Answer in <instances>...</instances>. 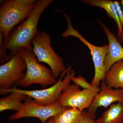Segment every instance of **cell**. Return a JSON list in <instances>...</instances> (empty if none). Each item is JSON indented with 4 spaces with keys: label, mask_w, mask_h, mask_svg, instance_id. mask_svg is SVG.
Here are the masks:
<instances>
[{
    "label": "cell",
    "mask_w": 123,
    "mask_h": 123,
    "mask_svg": "<svg viewBox=\"0 0 123 123\" xmlns=\"http://www.w3.org/2000/svg\"><path fill=\"white\" fill-rule=\"evenodd\" d=\"M53 1V0L36 1L33 10L26 20L11 32L6 41H0V56L3 54V50L10 51L5 62L22 50H33L32 40L39 31L37 27L40 18L45 10Z\"/></svg>",
    "instance_id": "obj_1"
},
{
    "label": "cell",
    "mask_w": 123,
    "mask_h": 123,
    "mask_svg": "<svg viewBox=\"0 0 123 123\" xmlns=\"http://www.w3.org/2000/svg\"><path fill=\"white\" fill-rule=\"evenodd\" d=\"M36 1L35 0H8L5 1L0 9V35L5 42L12 29L29 17Z\"/></svg>",
    "instance_id": "obj_2"
},
{
    "label": "cell",
    "mask_w": 123,
    "mask_h": 123,
    "mask_svg": "<svg viewBox=\"0 0 123 123\" xmlns=\"http://www.w3.org/2000/svg\"><path fill=\"white\" fill-rule=\"evenodd\" d=\"M75 74L74 71L69 67L61 74L58 81L49 88L44 89L28 90L20 89L14 86L9 89L0 90V94L1 95H5L12 92L21 93L34 98L36 102L40 104L50 105L58 101L62 92L70 85L72 78Z\"/></svg>",
    "instance_id": "obj_3"
},
{
    "label": "cell",
    "mask_w": 123,
    "mask_h": 123,
    "mask_svg": "<svg viewBox=\"0 0 123 123\" xmlns=\"http://www.w3.org/2000/svg\"><path fill=\"white\" fill-rule=\"evenodd\" d=\"M26 65L25 76L16 83L17 85L27 88L33 84H39L44 88L56 83L52 71L39 64L33 50H23L20 51Z\"/></svg>",
    "instance_id": "obj_4"
},
{
    "label": "cell",
    "mask_w": 123,
    "mask_h": 123,
    "mask_svg": "<svg viewBox=\"0 0 123 123\" xmlns=\"http://www.w3.org/2000/svg\"><path fill=\"white\" fill-rule=\"evenodd\" d=\"M33 51L39 62L46 63L56 79L66 70L63 61L51 45V37L43 31H39L32 42Z\"/></svg>",
    "instance_id": "obj_5"
},
{
    "label": "cell",
    "mask_w": 123,
    "mask_h": 123,
    "mask_svg": "<svg viewBox=\"0 0 123 123\" xmlns=\"http://www.w3.org/2000/svg\"><path fill=\"white\" fill-rule=\"evenodd\" d=\"M68 21V28L62 34L64 38L73 36L79 39L90 51L95 69L94 76L91 82V85L95 88H99L100 82L104 79L106 73L104 66V61L108 49V45L102 46H97L93 45L88 42L74 28L69 18L65 15Z\"/></svg>",
    "instance_id": "obj_6"
},
{
    "label": "cell",
    "mask_w": 123,
    "mask_h": 123,
    "mask_svg": "<svg viewBox=\"0 0 123 123\" xmlns=\"http://www.w3.org/2000/svg\"><path fill=\"white\" fill-rule=\"evenodd\" d=\"M68 108L62 106L58 101L50 105H41L28 97L20 110L10 116L9 120L13 121L25 117H35L41 123H46L49 119Z\"/></svg>",
    "instance_id": "obj_7"
},
{
    "label": "cell",
    "mask_w": 123,
    "mask_h": 123,
    "mask_svg": "<svg viewBox=\"0 0 123 123\" xmlns=\"http://www.w3.org/2000/svg\"><path fill=\"white\" fill-rule=\"evenodd\" d=\"M100 90V88L81 90L77 85L70 84L62 92L58 101L64 107L77 108L82 112L89 108Z\"/></svg>",
    "instance_id": "obj_8"
},
{
    "label": "cell",
    "mask_w": 123,
    "mask_h": 123,
    "mask_svg": "<svg viewBox=\"0 0 123 123\" xmlns=\"http://www.w3.org/2000/svg\"><path fill=\"white\" fill-rule=\"evenodd\" d=\"M26 69V63L20 52L15 53L0 66V90L12 88L25 77Z\"/></svg>",
    "instance_id": "obj_9"
},
{
    "label": "cell",
    "mask_w": 123,
    "mask_h": 123,
    "mask_svg": "<svg viewBox=\"0 0 123 123\" xmlns=\"http://www.w3.org/2000/svg\"><path fill=\"white\" fill-rule=\"evenodd\" d=\"M116 102L123 103V90L111 88L103 80L101 82L100 90L94 97L88 112L94 119L98 108H107Z\"/></svg>",
    "instance_id": "obj_10"
},
{
    "label": "cell",
    "mask_w": 123,
    "mask_h": 123,
    "mask_svg": "<svg viewBox=\"0 0 123 123\" xmlns=\"http://www.w3.org/2000/svg\"><path fill=\"white\" fill-rule=\"evenodd\" d=\"M108 39V49L104 61L106 73L117 62L123 60V47L118 41L116 36L111 32L107 27L100 22Z\"/></svg>",
    "instance_id": "obj_11"
},
{
    "label": "cell",
    "mask_w": 123,
    "mask_h": 123,
    "mask_svg": "<svg viewBox=\"0 0 123 123\" xmlns=\"http://www.w3.org/2000/svg\"><path fill=\"white\" fill-rule=\"evenodd\" d=\"M109 87L123 90V60L114 64L106 73L103 79Z\"/></svg>",
    "instance_id": "obj_12"
},
{
    "label": "cell",
    "mask_w": 123,
    "mask_h": 123,
    "mask_svg": "<svg viewBox=\"0 0 123 123\" xmlns=\"http://www.w3.org/2000/svg\"><path fill=\"white\" fill-rule=\"evenodd\" d=\"M84 1L87 4L102 8L106 11L116 22L118 28V37L123 43V27L114 1L108 0H85Z\"/></svg>",
    "instance_id": "obj_13"
},
{
    "label": "cell",
    "mask_w": 123,
    "mask_h": 123,
    "mask_svg": "<svg viewBox=\"0 0 123 123\" xmlns=\"http://www.w3.org/2000/svg\"><path fill=\"white\" fill-rule=\"evenodd\" d=\"M95 121L97 123H123V103L111 105Z\"/></svg>",
    "instance_id": "obj_14"
},
{
    "label": "cell",
    "mask_w": 123,
    "mask_h": 123,
    "mask_svg": "<svg viewBox=\"0 0 123 123\" xmlns=\"http://www.w3.org/2000/svg\"><path fill=\"white\" fill-rule=\"evenodd\" d=\"M28 96L17 92H12L10 94L0 99V112L12 110L18 111L22 107L24 101Z\"/></svg>",
    "instance_id": "obj_15"
},
{
    "label": "cell",
    "mask_w": 123,
    "mask_h": 123,
    "mask_svg": "<svg viewBox=\"0 0 123 123\" xmlns=\"http://www.w3.org/2000/svg\"><path fill=\"white\" fill-rule=\"evenodd\" d=\"M81 111L76 108H68L53 117L54 123H75Z\"/></svg>",
    "instance_id": "obj_16"
},
{
    "label": "cell",
    "mask_w": 123,
    "mask_h": 123,
    "mask_svg": "<svg viewBox=\"0 0 123 123\" xmlns=\"http://www.w3.org/2000/svg\"><path fill=\"white\" fill-rule=\"evenodd\" d=\"M72 81L83 89H94L91 83H89L84 77L81 76L77 77L74 76L72 78Z\"/></svg>",
    "instance_id": "obj_17"
},
{
    "label": "cell",
    "mask_w": 123,
    "mask_h": 123,
    "mask_svg": "<svg viewBox=\"0 0 123 123\" xmlns=\"http://www.w3.org/2000/svg\"><path fill=\"white\" fill-rule=\"evenodd\" d=\"M75 123H97L92 118L88 111H82L79 118Z\"/></svg>",
    "instance_id": "obj_18"
},
{
    "label": "cell",
    "mask_w": 123,
    "mask_h": 123,
    "mask_svg": "<svg viewBox=\"0 0 123 123\" xmlns=\"http://www.w3.org/2000/svg\"><path fill=\"white\" fill-rule=\"evenodd\" d=\"M114 2L118 14L119 18L120 20L123 30V11H122L121 6L118 2L114 1Z\"/></svg>",
    "instance_id": "obj_19"
},
{
    "label": "cell",
    "mask_w": 123,
    "mask_h": 123,
    "mask_svg": "<svg viewBox=\"0 0 123 123\" xmlns=\"http://www.w3.org/2000/svg\"><path fill=\"white\" fill-rule=\"evenodd\" d=\"M46 123H54L53 117L49 119Z\"/></svg>",
    "instance_id": "obj_20"
},
{
    "label": "cell",
    "mask_w": 123,
    "mask_h": 123,
    "mask_svg": "<svg viewBox=\"0 0 123 123\" xmlns=\"http://www.w3.org/2000/svg\"><path fill=\"white\" fill-rule=\"evenodd\" d=\"M121 4H122V6H123V0L121 1Z\"/></svg>",
    "instance_id": "obj_21"
}]
</instances>
